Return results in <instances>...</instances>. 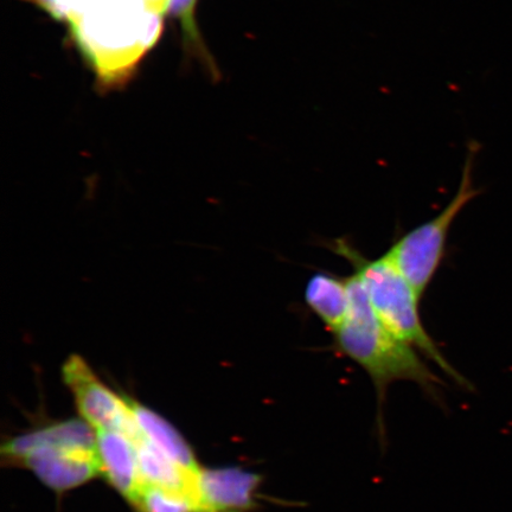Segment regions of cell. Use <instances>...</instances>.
<instances>
[{
  "mask_svg": "<svg viewBox=\"0 0 512 512\" xmlns=\"http://www.w3.org/2000/svg\"><path fill=\"white\" fill-rule=\"evenodd\" d=\"M348 279L351 309L347 322L332 334L334 349L366 371L381 409L388 388L402 381L416 384L438 401L444 382L422 361L418 350L394 336L377 318L360 277L354 273Z\"/></svg>",
  "mask_w": 512,
  "mask_h": 512,
  "instance_id": "1",
  "label": "cell"
},
{
  "mask_svg": "<svg viewBox=\"0 0 512 512\" xmlns=\"http://www.w3.org/2000/svg\"><path fill=\"white\" fill-rule=\"evenodd\" d=\"M262 483L258 473L241 467L201 469L198 473L203 512H251L258 507Z\"/></svg>",
  "mask_w": 512,
  "mask_h": 512,
  "instance_id": "7",
  "label": "cell"
},
{
  "mask_svg": "<svg viewBox=\"0 0 512 512\" xmlns=\"http://www.w3.org/2000/svg\"><path fill=\"white\" fill-rule=\"evenodd\" d=\"M145 0H78L69 19L75 41L106 83L123 78L157 41L160 16Z\"/></svg>",
  "mask_w": 512,
  "mask_h": 512,
  "instance_id": "2",
  "label": "cell"
},
{
  "mask_svg": "<svg viewBox=\"0 0 512 512\" xmlns=\"http://www.w3.org/2000/svg\"><path fill=\"white\" fill-rule=\"evenodd\" d=\"M137 447L140 473L145 484L155 485L183 495L195 503L197 512H203L198 475L182 469L159 452L143 435L134 441Z\"/></svg>",
  "mask_w": 512,
  "mask_h": 512,
  "instance_id": "9",
  "label": "cell"
},
{
  "mask_svg": "<svg viewBox=\"0 0 512 512\" xmlns=\"http://www.w3.org/2000/svg\"><path fill=\"white\" fill-rule=\"evenodd\" d=\"M62 377L83 420L93 430L120 432L133 443L142 438L128 399L108 388L85 358L70 355L63 364Z\"/></svg>",
  "mask_w": 512,
  "mask_h": 512,
  "instance_id": "6",
  "label": "cell"
},
{
  "mask_svg": "<svg viewBox=\"0 0 512 512\" xmlns=\"http://www.w3.org/2000/svg\"><path fill=\"white\" fill-rule=\"evenodd\" d=\"M9 463L27 467L55 491H67L101 475L98 447L81 420H68L21 435L2 447Z\"/></svg>",
  "mask_w": 512,
  "mask_h": 512,
  "instance_id": "4",
  "label": "cell"
},
{
  "mask_svg": "<svg viewBox=\"0 0 512 512\" xmlns=\"http://www.w3.org/2000/svg\"><path fill=\"white\" fill-rule=\"evenodd\" d=\"M330 247L354 268L382 324L402 342L437 364L452 381L465 389L471 388L470 382L452 367L428 334L419 310L421 297L388 256L384 254L377 259H368L347 239L332 241Z\"/></svg>",
  "mask_w": 512,
  "mask_h": 512,
  "instance_id": "3",
  "label": "cell"
},
{
  "mask_svg": "<svg viewBox=\"0 0 512 512\" xmlns=\"http://www.w3.org/2000/svg\"><path fill=\"white\" fill-rule=\"evenodd\" d=\"M147 8H149L155 14L163 15L166 14L170 0H145Z\"/></svg>",
  "mask_w": 512,
  "mask_h": 512,
  "instance_id": "15",
  "label": "cell"
},
{
  "mask_svg": "<svg viewBox=\"0 0 512 512\" xmlns=\"http://www.w3.org/2000/svg\"><path fill=\"white\" fill-rule=\"evenodd\" d=\"M305 303L331 334L342 328L349 317V279L328 272L312 275L305 287Z\"/></svg>",
  "mask_w": 512,
  "mask_h": 512,
  "instance_id": "10",
  "label": "cell"
},
{
  "mask_svg": "<svg viewBox=\"0 0 512 512\" xmlns=\"http://www.w3.org/2000/svg\"><path fill=\"white\" fill-rule=\"evenodd\" d=\"M127 399L143 437L171 462L198 475L201 469L196 462L195 454L176 428L151 409L130 398Z\"/></svg>",
  "mask_w": 512,
  "mask_h": 512,
  "instance_id": "11",
  "label": "cell"
},
{
  "mask_svg": "<svg viewBox=\"0 0 512 512\" xmlns=\"http://www.w3.org/2000/svg\"><path fill=\"white\" fill-rule=\"evenodd\" d=\"M197 3L198 0H170L166 14L177 18L181 23L185 48L206 64L209 72L217 78L219 70H217L213 57L210 56L206 44L203 42L200 29L197 27L195 17Z\"/></svg>",
  "mask_w": 512,
  "mask_h": 512,
  "instance_id": "12",
  "label": "cell"
},
{
  "mask_svg": "<svg viewBox=\"0 0 512 512\" xmlns=\"http://www.w3.org/2000/svg\"><path fill=\"white\" fill-rule=\"evenodd\" d=\"M96 447L104 475L128 502L136 503L144 480L140 473L137 447L127 435L114 431L96 432Z\"/></svg>",
  "mask_w": 512,
  "mask_h": 512,
  "instance_id": "8",
  "label": "cell"
},
{
  "mask_svg": "<svg viewBox=\"0 0 512 512\" xmlns=\"http://www.w3.org/2000/svg\"><path fill=\"white\" fill-rule=\"evenodd\" d=\"M46 11L55 21L68 22L74 15L78 0H27Z\"/></svg>",
  "mask_w": 512,
  "mask_h": 512,
  "instance_id": "14",
  "label": "cell"
},
{
  "mask_svg": "<svg viewBox=\"0 0 512 512\" xmlns=\"http://www.w3.org/2000/svg\"><path fill=\"white\" fill-rule=\"evenodd\" d=\"M478 145L472 143L467 152L466 162L457 194L451 202L433 219L409 230L388 249L386 255L402 273L419 296L424 297L435 274L439 271L446 255L448 234L460 211L476 198L480 192L472 181V170L478 152Z\"/></svg>",
  "mask_w": 512,
  "mask_h": 512,
  "instance_id": "5",
  "label": "cell"
},
{
  "mask_svg": "<svg viewBox=\"0 0 512 512\" xmlns=\"http://www.w3.org/2000/svg\"><path fill=\"white\" fill-rule=\"evenodd\" d=\"M133 505L142 512H197L190 498L150 484H144Z\"/></svg>",
  "mask_w": 512,
  "mask_h": 512,
  "instance_id": "13",
  "label": "cell"
}]
</instances>
